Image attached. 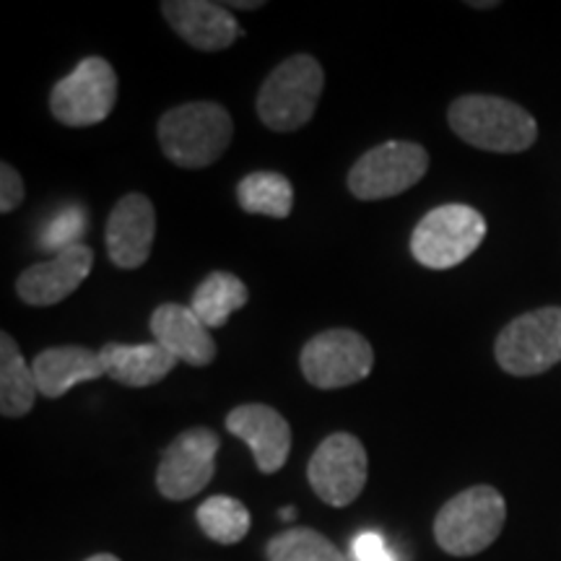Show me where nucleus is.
I'll return each instance as SVG.
<instances>
[{
    "label": "nucleus",
    "mask_w": 561,
    "mask_h": 561,
    "mask_svg": "<svg viewBox=\"0 0 561 561\" xmlns=\"http://www.w3.org/2000/svg\"><path fill=\"white\" fill-rule=\"evenodd\" d=\"M268 561H346L333 541L312 528H289L265 546Z\"/></svg>",
    "instance_id": "obj_23"
},
{
    "label": "nucleus",
    "mask_w": 561,
    "mask_h": 561,
    "mask_svg": "<svg viewBox=\"0 0 561 561\" xmlns=\"http://www.w3.org/2000/svg\"><path fill=\"white\" fill-rule=\"evenodd\" d=\"M496 3H471V9H494Z\"/></svg>",
    "instance_id": "obj_30"
},
{
    "label": "nucleus",
    "mask_w": 561,
    "mask_h": 561,
    "mask_svg": "<svg viewBox=\"0 0 561 561\" xmlns=\"http://www.w3.org/2000/svg\"><path fill=\"white\" fill-rule=\"evenodd\" d=\"M248 286L240 276L227 271H216L201 280L193 294V312L206 328H224L234 312L248 305Z\"/></svg>",
    "instance_id": "obj_20"
},
{
    "label": "nucleus",
    "mask_w": 561,
    "mask_h": 561,
    "mask_svg": "<svg viewBox=\"0 0 561 561\" xmlns=\"http://www.w3.org/2000/svg\"><path fill=\"white\" fill-rule=\"evenodd\" d=\"M37 392L32 364L9 333H0V413L5 419L26 416L34 409Z\"/></svg>",
    "instance_id": "obj_19"
},
{
    "label": "nucleus",
    "mask_w": 561,
    "mask_h": 561,
    "mask_svg": "<svg viewBox=\"0 0 561 561\" xmlns=\"http://www.w3.org/2000/svg\"><path fill=\"white\" fill-rule=\"evenodd\" d=\"M325 73L312 55L299 53L271 70L257 91V115L276 133H294L312 121Z\"/></svg>",
    "instance_id": "obj_3"
},
{
    "label": "nucleus",
    "mask_w": 561,
    "mask_h": 561,
    "mask_svg": "<svg viewBox=\"0 0 561 561\" xmlns=\"http://www.w3.org/2000/svg\"><path fill=\"white\" fill-rule=\"evenodd\" d=\"M83 227H87V221H83L81 208H66L47 224L45 234H42V248L55 250V255H58V252L73 248V244H81L79 240L83 234Z\"/></svg>",
    "instance_id": "obj_24"
},
{
    "label": "nucleus",
    "mask_w": 561,
    "mask_h": 561,
    "mask_svg": "<svg viewBox=\"0 0 561 561\" xmlns=\"http://www.w3.org/2000/svg\"><path fill=\"white\" fill-rule=\"evenodd\" d=\"M234 136L227 107L216 102H187L159 121V144L164 157L182 170H203L219 161Z\"/></svg>",
    "instance_id": "obj_2"
},
{
    "label": "nucleus",
    "mask_w": 561,
    "mask_h": 561,
    "mask_svg": "<svg viewBox=\"0 0 561 561\" xmlns=\"http://www.w3.org/2000/svg\"><path fill=\"white\" fill-rule=\"evenodd\" d=\"M87 561H121L115 557V553H94V557H89Z\"/></svg>",
    "instance_id": "obj_28"
},
{
    "label": "nucleus",
    "mask_w": 561,
    "mask_h": 561,
    "mask_svg": "<svg viewBox=\"0 0 561 561\" xmlns=\"http://www.w3.org/2000/svg\"><path fill=\"white\" fill-rule=\"evenodd\" d=\"M486 237V219L466 203H447L430 210L411 234L413 257L432 271H447L479 250Z\"/></svg>",
    "instance_id": "obj_5"
},
{
    "label": "nucleus",
    "mask_w": 561,
    "mask_h": 561,
    "mask_svg": "<svg viewBox=\"0 0 561 561\" xmlns=\"http://www.w3.org/2000/svg\"><path fill=\"white\" fill-rule=\"evenodd\" d=\"M351 553H354L356 561H392V553L388 549V541L380 536V533H359L351 543Z\"/></svg>",
    "instance_id": "obj_26"
},
{
    "label": "nucleus",
    "mask_w": 561,
    "mask_h": 561,
    "mask_svg": "<svg viewBox=\"0 0 561 561\" xmlns=\"http://www.w3.org/2000/svg\"><path fill=\"white\" fill-rule=\"evenodd\" d=\"M227 430L250 447L257 471H280L291 453V426L276 409L263 403L237 405L227 416Z\"/></svg>",
    "instance_id": "obj_12"
},
{
    "label": "nucleus",
    "mask_w": 561,
    "mask_h": 561,
    "mask_svg": "<svg viewBox=\"0 0 561 561\" xmlns=\"http://www.w3.org/2000/svg\"><path fill=\"white\" fill-rule=\"evenodd\" d=\"M507 502L494 486H471L455 494L434 517V538L450 557H476L500 538Z\"/></svg>",
    "instance_id": "obj_4"
},
{
    "label": "nucleus",
    "mask_w": 561,
    "mask_h": 561,
    "mask_svg": "<svg viewBox=\"0 0 561 561\" xmlns=\"http://www.w3.org/2000/svg\"><path fill=\"white\" fill-rule=\"evenodd\" d=\"M151 333L182 364L208 367L216 359V341L210 339L208 328L193 312V307L178 301L157 307L151 314Z\"/></svg>",
    "instance_id": "obj_16"
},
{
    "label": "nucleus",
    "mask_w": 561,
    "mask_h": 561,
    "mask_svg": "<svg viewBox=\"0 0 561 561\" xmlns=\"http://www.w3.org/2000/svg\"><path fill=\"white\" fill-rule=\"evenodd\" d=\"M34 380L37 390L45 398H62L76 385L91 382L104 377L100 351H91L83 346H58L42 351L37 359L32 362Z\"/></svg>",
    "instance_id": "obj_17"
},
{
    "label": "nucleus",
    "mask_w": 561,
    "mask_h": 561,
    "mask_svg": "<svg viewBox=\"0 0 561 561\" xmlns=\"http://www.w3.org/2000/svg\"><path fill=\"white\" fill-rule=\"evenodd\" d=\"M455 136L481 151L520 153L538 138L536 117L520 104L491 94H466L447 110Z\"/></svg>",
    "instance_id": "obj_1"
},
{
    "label": "nucleus",
    "mask_w": 561,
    "mask_h": 561,
    "mask_svg": "<svg viewBox=\"0 0 561 561\" xmlns=\"http://www.w3.org/2000/svg\"><path fill=\"white\" fill-rule=\"evenodd\" d=\"M104 375L125 388H149L178 367V359L161 343H104L100 348Z\"/></svg>",
    "instance_id": "obj_18"
},
{
    "label": "nucleus",
    "mask_w": 561,
    "mask_h": 561,
    "mask_svg": "<svg viewBox=\"0 0 561 561\" xmlns=\"http://www.w3.org/2000/svg\"><path fill=\"white\" fill-rule=\"evenodd\" d=\"M227 9H237V11H255V9H263L261 0H250V3H244V0H234V3H227Z\"/></svg>",
    "instance_id": "obj_27"
},
{
    "label": "nucleus",
    "mask_w": 561,
    "mask_h": 561,
    "mask_svg": "<svg viewBox=\"0 0 561 561\" xmlns=\"http://www.w3.org/2000/svg\"><path fill=\"white\" fill-rule=\"evenodd\" d=\"M367 450L354 434L335 432L320 442L307 466L314 494L331 507H348L367 483Z\"/></svg>",
    "instance_id": "obj_11"
},
{
    "label": "nucleus",
    "mask_w": 561,
    "mask_h": 561,
    "mask_svg": "<svg viewBox=\"0 0 561 561\" xmlns=\"http://www.w3.org/2000/svg\"><path fill=\"white\" fill-rule=\"evenodd\" d=\"M430 153L411 140H385L351 167L348 191L359 201L396 198L424 180Z\"/></svg>",
    "instance_id": "obj_7"
},
{
    "label": "nucleus",
    "mask_w": 561,
    "mask_h": 561,
    "mask_svg": "<svg viewBox=\"0 0 561 561\" xmlns=\"http://www.w3.org/2000/svg\"><path fill=\"white\" fill-rule=\"evenodd\" d=\"M117 102V73L104 58H83L53 87L50 112L68 128H89L107 121Z\"/></svg>",
    "instance_id": "obj_8"
},
{
    "label": "nucleus",
    "mask_w": 561,
    "mask_h": 561,
    "mask_svg": "<svg viewBox=\"0 0 561 561\" xmlns=\"http://www.w3.org/2000/svg\"><path fill=\"white\" fill-rule=\"evenodd\" d=\"M91 265H94V252L89 244H73V248L53 255L50 261L32 265L21 273L16 291L32 307L60 305L87 280Z\"/></svg>",
    "instance_id": "obj_14"
},
{
    "label": "nucleus",
    "mask_w": 561,
    "mask_h": 561,
    "mask_svg": "<svg viewBox=\"0 0 561 561\" xmlns=\"http://www.w3.org/2000/svg\"><path fill=\"white\" fill-rule=\"evenodd\" d=\"M21 201H24V180L9 161H3L0 164V210L11 214L21 206Z\"/></svg>",
    "instance_id": "obj_25"
},
{
    "label": "nucleus",
    "mask_w": 561,
    "mask_h": 561,
    "mask_svg": "<svg viewBox=\"0 0 561 561\" xmlns=\"http://www.w3.org/2000/svg\"><path fill=\"white\" fill-rule=\"evenodd\" d=\"M494 356L507 375L536 377L561 364V307H541L504 325Z\"/></svg>",
    "instance_id": "obj_6"
},
{
    "label": "nucleus",
    "mask_w": 561,
    "mask_h": 561,
    "mask_svg": "<svg viewBox=\"0 0 561 561\" xmlns=\"http://www.w3.org/2000/svg\"><path fill=\"white\" fill-rule=\"evenodd\" d=\"M301 375L320 390H341L367 380L375 367V351L362 333L348 328L322 331L307 341L299 356Z\"/></svg>",
    "instance_id": "obj_9"
},
{
    "label": "nucleus",
    "mask_w": 561,
    "mask_h": 561,
    "mask_svg": "<svg viewBox=\"0 0 561 561\" xmlns=\"http://www.w3.org/2000/svg\"><path fill=\"white\" fill-rule=\"evenodd\" d=\"M280 517H284V520H294V507H286L280 512Z\"/></svg>",
    "instance_id": "obj_29"
},
{
    "label": "nucleus",
    "mask_w": 561,
    "mask_h": 561,
    "mask_svg": "<svg viewBox=\"0 0 561 561\" xmlns=\"http://www.w3.org/2000/svg\"><path fill=\"white\" fill-rule=\"evenodd\" d=\"M157 240V210L140 193H128L107 219V255L117 268L133 271L149 261Z\"/></svg>",
    "instance_id": "obj_13"
},
{
    "label": "nucleus",
    "mask_w": 561,
    "mask_h": 561,
    "mask_svg": "<svg viewBox=\"0 0 561 561\" xmlns=\"http://www.w3.org/2000/svg\"><path fill=\"white\" fill-rule=\"evenodd\" d=\"M219 434L208 426L178 434L161 453L157 468V489L164 500L185 502L203 491L216 473V455H219Z\"/></svg>",
    "instance_id": "obj_10"
},
{
    "label": "nucleus",
    "mask_w": 561,
    "mask_h": 561,
    "mask_svg": "<svg viewBox=\"0 0 561 561\" xmlns=\"http://www.w3.org/2000/svg\"><path fill=\"white\" fill-rule=\"evenodd\" d=\"M237 201L248 214L286 219L294 208V187L278 172H252L237 185Z\"/></svg>",
    "instance_id": "obj_21"
},
{
    "label": "nucleus",
    "mask_w": 561,
    "mask_h": 561,
    "mask_svg": "<svg viewBox=\"0 0 561 561\" xmlns=\"http://www.w3.org/2000/svg\"><path fill=\"white\" fill-rule=\"evenodd\" d=\"M195 520L210 541L221 546L240 543L250 533V510L234 496H208L195 510Z\"/></svg>",
    "instance_id": "obj_22"
},
{
    "label": "nucleus",
    "mask_w": 561,
    "mask_h": 561,
    "mask_svg": "<svg viewBox=\"0 0 561 561\" xmlns=\"http://www.w3.org/2000/svg\"><path fill=\"white\" fill-rule=\"evenodd\" d=\"M167 24L180 34L187 45L203 53L227 50L242 37L240 24L231 16L224 3H210V0H164L161 3Z\"/></svg>",
    "instance_id": "obj_15"
}]
</instances>
